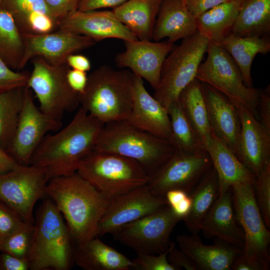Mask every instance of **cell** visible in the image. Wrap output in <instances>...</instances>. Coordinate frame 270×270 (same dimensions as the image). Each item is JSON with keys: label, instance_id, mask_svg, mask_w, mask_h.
Returning <instances> with one entry per match:
<instances>
[{"label": "cell", "instance_id": "6da1fadb", "mask_svg": "<svg viewBox=\"0 0 270 270\" xmlns=\"http://www.w3.org/2000/svg\"><path fill=\"white\" fill-rule=\"evenodd\" d=\"M104 125L80 107L66 126L54 134H46L29 165L42 170L48 180L75 173L81 161L94 150Z\"/></svg>", "mask_w": 270, "mask_h": 270}, {"label": "cell", "instance_id": "7a4b0ae2", "mask_svg": "<svg viewBox=\"0 0 270 270\" xmlns=\"http://www.w3.org/2000/svg\"><path fill=\"white\" fill-rule=\"evenodd\" d=\"M46 193L65 219L74 246L96 236L110 200L104 194L77 172L49 180Z\"/></svg>", "mask_w": 270, "mask_h": 270}, {"label": "cell", "instance_id": "3957f363", "mask_svg": "<svg viewBox=\"0 0 270 270\" xmlns=\"http://www.w3.org/2000/svg\"><path fill=\"white\" fill-rule=\"evenodd\" d=\"M134 74L103 65L88 76L80 104L88 113L103 124L126 120L132 104Z\"/></svg>", "mask_w": 270, "mask_h": 270}, {"label": "cell", "instance_id": "277c9868", "mask_svg": "<svg viewBox=\"0 0 270 270\" xmlns=\"http://www.w3.org/2000/svg\"><path fill=\"white\" fill-rule=\"evenodd\" d=\"M34 225L30 270H69L74 262L73 243L62 214L48 198L38 209Z\"/></svg>", "mask_w": 270, "mask_h": 270}, {"label": "cell", "instance_id": "5b68a950", "mask_svg": "<svg viewBox=\"0 0 270 270\" xmlns=\"http://www.w3.org/2000/svg\"><path fill=\"white\" fill-rule=\"evenodd\" d=\"M94 150L134 160L149 176L172 156L175 148L168 140L121 120L104 124Z\"/></svg>", "mask_w": 270, "mask_h": 270}, {"label": "cell", "instance_id": "8992f818", "mask_svg": "<svg viewBox=\"0 0 270 270\" xmlns=\"http://www.w3.org/2000/svg\"><path fill=\"white\" fill-rule=\"evenodd\" d=\"M76 172L109 200L146 184L149 178L134 160L94 150Z\"/></svg>", "mask_w": 270, "mask_h": 270}, {"label": "cell", "instance_id": "52a82bcc", "mask_svg": "<svg viewBox=\"0 0 270 270\" xmlns=\"http://www.w3.org/2000/svg\"><path fill=\"white\" fill-rule=\"evenodd\" d=\"M208 44L209 40L197 32L174 46L166 58L153 96L167 110L178 101L182 92L196 78Z\"/></svg>", "mask_w": 270, "mask_h": 270}, {"label": "cell", "instance_id": "ba28073f", "mask_svg": "<svg viewBox=\"0 0 270 270\" xmlns=\"http://www.w3.org/2000/svg\"><path fill=\"white\" fill-rule=\"evenodd\" d=\"M206 53V58L200 64L196 79L222 94L235 106H245L258 119L257 108L262 89L244 84L236 62L218 44L209 41Z\"/></svg>", "mask_w": 270, "mask_h": 270}, {"label": "cell", "instance_id": "9c48e42d", "mask_svg": "<svg viewBox=\"0 0 270 270\" xmlns=\"http://www.w3.org/2000/svg\"><path fill=\"white\" fill-rule=\"evenodd\" d=\"M32 60L33 69L27 87L32 90L40 102V110L50 117L60 120L64 112L80 104V94L69 86L67 64L52 66L43 58Z\"/></svg>", "mask_w": 270, "mask_h": 270}, {"label": "cell", "instance_id": "30bf717a", "mask_svg": "<svg viewBox=\"0 0 270 270\" xmlns=\"http://www.w3.org/2000/svg\"><path fill=\"white\" fill-rule=\"evenodd\" d=\"M231 190L236 218L244 236L242 254L262 270H269L270 232L255 200L252 184H235Z\"/></svg>", "mask_w": 270, "mask_h": 270}, {"label": "cell", "instance_id": "8fae6325", "mask_svg": "<svg viewBox=\"0 0 270 270\" xmlns=\"http://www.w3.org/2000/svg\"><path fill=\"white\" fill-rule=\"evenodd\" d=\"M182 220L167 205L158 211L123 225L112 234L114 238L136 253L159 254L166 251L170 234Z\"/></svg>", "mask_w": 270, "mask_h": 270}, {"label": "cell", "instance_id": "7c38bea8", "mask_svg": "<svg viewBox=\"0 0 270 270\" xmlns=\"http://www.w3.org/2000/svg\"><path fill=\"white\" fill-rule=\"evenodd\" d=\"M212 166L204 150L189 154L174 150L172 156L152 174L146 184L156 196L165 198L171 190L179 189L189 194Z\"/></svg>", "mask_w": 270, "mask_h": 270}, {"label": "cell", "instance_id": "4fadbf2b", "mask_svg": "<svg viewBox=\"0 0 270 270\" xmlns=\"http://www.w3.org/2000/svg\"><path fill=\"white\" fill-rule=\"evenodd\" d=\"M48 181L40 168L18 164L10 172L0 175V200L27 222L34 224V206L38 200L46 197Z\"/></svg>", "mask_w": 270, "mask_h": 270}, {"label": "cell", "instance_id": "5bb4252c", "mask_svg": "<svg viewBox=\"0 0 270 270\" xmlns=\"http://www.w3.org/2000/svg\"><path fill=\"white\" fill-rule=\"evenodd\" d=\"M62 126L60 120L50 117L38 108L34 102L32 90L26 86L16 129L6 152L18 164L28 166L46 134L58 130Z\"/></svg>", "mask_w": 270, "mask_h": 270}, {"label": "cell", "instance_id": "9a60e30c", "mask_svg": "<svg viewBox=\"0 0 270 270\" xmlns=\"http://www.w3.org/2000/svg\"><path fill=\"white\" fill-rule=\"evenodd\" d=\"M168 205L146 184L109 200L98 226L96 236L112 234L121 226L154 213Z\"/></svg>", "mask_w": 270, "mask_h": 270}, {"label": "cell", "instance_id": "2e32d148", "mask_svg": "<svg viewBox=\"0 0 270 270\" xmlns=\"http://www.w3.org/2000/svg\"><path fill=\"white\" fill-rule=\"evenodd\" d=\"M24 52L22 70L32 58L40 56L49 64H66L68 56L94 46L96 42L83 35L62 30L41 34H22Z\"/></svg>", "mask_w": 270, "mask_h": 270}, {"label": "cell", "instance_id": "e0dca14e", "mask_svg": "<svg viewBox=\"0 0 270 270\" xmlns=\"http://www.w3.org/2000/svg\"><path fill=\"white\" fill-rule=\"evenodd\" d=\"M124 42V50L116 56V66L129 68L156 89L160 83L163 64L174 48V44L168 41L152 42L140 40Z\"/></svg>", "mask_w": 270, "mask_h": 270}, {"label": "cell", "instance_id": "ac0fdd59", "mask_svg": "<svg viewBox=\"0 0 270 270\" xmlns=\"http://www.w3.org/2000/svg\"><path fill=\"white\" fill-rule=\"evenodd\" d=\"M236 106L240 121L236 155L256 177L270 164V132L247 108Z\"/></svg>", "mask_w": 270, "mask_h": 270}, {"label": "cell", "instance_id": "d6986e66", "mask_svg": "<svg viewBox=\"0 0 270 270\" xmlns=\"http://www.w3.org/2000/svg\"><path fill=\"white\" fill-rule=\"evenodd\" d=\"M58 28V30L88 36L96 42L110 38L124 42L138 40L112 10H76L60 20Z\"/></svg>", "mask_w": 270, "mask_h": 270}, {"label": "cell", "instance_id": "ffe728a7", "mask_svg": "<svg viewBox=\"0 0 270 270\" xmlns=\"http://www.w3.org/2000/svg\"><path fill=\"white\" fill-rule=\"evenodd\" d=\"M134 75L132 107L126 120L138 128L170 142L171 130L168 110L149 94L142 79Z\"/></svg>", "mask_w": 270, "mask_h": 270}, {"label": "cell", "instance_id": "44dd1931", "mask_svg": "<svg viewBox=\"0 0 270 270\" xmlns=\"http://www.w3.org/2000/svg\"><path fill=\"white\" fill-rule=\"evenodd\" d=\"M202 84L212 132L236 154L240 131L238 109L222 94Z\"/></svg>", "mask_w": 270, "mask_h": 270}, {"label": "cell", "instance_id": "7402d4cb", "mask_svg": "<svg viewBox=\"0 0 270 270\" xmlns=\"http://www.w3.org/2000/svg\"><path fill=\"white\" fill-rule=\"evenodd\" d=\"M236 221L231 188L219 193L214 204L202 219L200 230L208 238L216 237L242 250L244 236Z\"/></svg>", "mask_w": 270, "mask_h": 270}, {"label": "cell", "instance_id": "603a6c76", "mask_svg": "<svg viewBox=\"0 0 270 270\" xmlns=\"http://www.w3.org/2000/svg\"><path fill=\"white\" fill-rule=\"evenodd\" d=\"M176 241L198 270H230L234 258L242 250L220 240L214 245L204 244L197 234H179Z\"/></svg>", "mask_w": 270, "mask_h": 270}, {"label": "cell", "instance_id": "cb8c5ba5", "mask_svg": "<svg viewBox=\"0 0 270 270\" xmlns=\"http://www.w3.org/2000/svg\"><path fill=\"white\" fill-rule=\"evenodd\" d=\"M197 32L196 18L188 10L185 0H162L152 40L159 42L167 38V41L174 44Z\"/></svg>", "mask_w": 270, "mask_h": 270}, {"label": "cell", "instance_id": "d4e9b609", "mask_svg": "<svg viewBox=\"0 0 270 270\" xmlns=\"http://www.w3.org/2000/svg\"><path fill=\"white\" fill-rule=\"evenodd\" d=\"M203 146L217 174L219 193L230 188L235 184H253L255 176L212 132L203 143Z\"/></svg>", "mask_w": 270, "mask_h": 270}, {"label": "cell", "instance_id": "484cf974", "mask_svg": "<svg viewBox=\"0 0 270 270\" xmlns=\"http://www.w3.org/2000/svg\"><path fill=\"white\" fill-rule=\"evenodd\" d=\"M0 6L12 16L22 34H41L58 28L45 0H2Z\"/></svg>", "mask_w": 270, "mask_h": 270}, {"label": "cell", "instance_id": "4316f807", "mask_svg": "<svg viewBox=\"0 0 270 270\" xmlns=\"http://www.w3.org/2000/svg\"><path fill=\"white\" fill-rule=\"evenodd\" d=\"M73 262L85 270H129L132 260L108 246L97 236L84 244L74 246Z\"/></svg>", "mask_w": 270, "mask_h": 270}, {"label": "cell", "instance_id": "83f0119b", "mask_svg": "<svg viewBox=\"0 0 270 270\" xmlns=\"http://www.w3.org/2000/svg\"><path fill=\"white\" fill-rule=\"evenodd\" d=\"M162 0H128L112 10L140 40H150Z\"/></svg>", "mask_w": 270, "mask_h": 270}, {"label": "cell", "instance_id": "f1b7e54d", "mask_svg": "<svg viewBox=\"0 0 270 270\" xmlns=\"http://www.w3.org/2000/svg\"><path fill=\"white\" fill-rule=\"evenodd\" d=\"M232 58L242 75L244 84L252 87L251 68L255 56L270 51L269 35L238 36L230 33L218 44Z\"/></svg>", "mask_w": 270, "mask_h": 270}, {"label": "cell", "instance_id": "f546056e", "mask_svg": "<svg viewBox=\"0 0 270 270\" xmlns=\"http://www.w3.org/2000/svg\"><path fill=\"white\" fill-rule=\"evenodd\" d=\"M188 194L192 206L188 214L182 220L192 234H196L200 231L202 219L219 194L218 176L212 166Z\"/></svg>", "mask_w": 270, "mask_h": 270}, {"label": "cell", "instance_id": "4dcf8cb0", "mask_svg": "<svg viewBox=\"0 0 270 270\" xmlns=\"http://www.w3.org/2000/svg\"><path fill=\"white\" fill-rule=\"evenodd\" d=\"M270 32V0H245L240 6L231 34L264 36Z\"/></svg>", "mask_w": 270, "mask_h": 270}, {"label": "cell", "instance_id": "1f68e13d", "mask_svg": "<svg viewBox=\"0 0 270 270\" xmlns=\"http://www.w3.org/2000/svg\"><path fill=\"white\" fill-rule=\"evenodd\" d=\"M240 4L232 0L215 6L196 18L198 32L218 44L230 32Z\"/></svg>", "mask_w": 270, "mask_h": 270}, {"label": "cell", "instance_id": "d6a6232c", "mask_svg": "<svg viewBox=\"0 0 270 270\" xmlns=\"http://www.w3.org/2000/svg\"><path fill=\"white\" fill-rule=\"evenodd\" d=\"M178 102L203 144L212 130L202 82L194 79L182 92Z\"/></svg>", "mask_w": 270, "mask_h": 270}, {"label": "cell", "instance_id": "836d02e7", "mask_svg": "<svg viewBox=\"0 0 270 270\" xmlns=\"http://www.w3.org/2000/svg\"><path fill=\"white\" fill-rule=\"evenodd\" d=\"M24 52L22 34L10 14L0 6V58L12 70H22Z\"/></svg>", "mask_w": 270, "mask_h": 270}, {"label": "cell", "instance_id": "e575fe53", "mask_svg": "<svg viewBox=\"0 0 270 270\" xmlns=\"http://www.w3.org/2000/svg\"><path fill=\"white\" fill-rule=\"evenodd\" d=\"M170 124V142L176 150L194 154L204 150L196 130L186 116L178 101L168 108Z\"/></svg>", "mask_w": 270, "mask_h": 270}, {"label": "cell", "instance_id": "d590c367", "mask_svg": "<svg viewBox=\"0 0 270 270\" xmlns=\"http://www.w3.org/2000/svg\"><path fill=\"white\" fill-rule=\"evenodd\" d=\"M26 87L0 92V148L10 146L20 119Z\"/></svg>", "mask_w": 270, "mask_h": 270}, {"label": "cell", "instance_id": "8d00e7d4", "mask_svg": "<svg viewBox=\"0 0 270 270\" xmlns=\"http://www.w3.org/2000/svg\"><path fill=\"white\" fill-rule=\"evenodd\" d=\"M34 234V225L30 224L0 242V252L28 260Z\"/></svg>", "mask_w": 270, "mask_h": 270}, {"label": "cell", "instance_id": "74e56055", "mask_svg": "<svg viewBox=\"0 0 270 270\" xmlns=\"http://www.w3.org/2000/svg\"><path fill=\"white\" fill-rule=\"evenodd\" d=\"M254 196L264 222L270 228V164L258 176L252 184Z\"/></svg>", "mask_w": 270, "mask_h": 270}, {"label": "cell", "instance_id": "f35d334b", "mask_svg": "<svg viewBox=\"0 0 270 270\" xmlns=\"http://www.w3.org/2000/svg\"><path fill=\"white\" fill-rule=\"evenodd\" d=\"M14 210L0 200V242L28 224Z\"/></svg>", "mask_w": 270, "mask_h": 270}, {"label": "cell", "instance_id": "ab89813d", "mask_svg": "<svg viewBox=\"0 0 270 270\" xmlns=\"http://www.w3.org/2000/svg\"><path fill=\"white\" fill-rule=\"evenodd\" d=\"M170 247V246H169ZM168 249L159 254L137 253L132 260L136 270H177L168 260Z\"/></svg>", "mask_w": 270, "mask_h": 270}, {"label": "cell", "instance_id": "60d3db41", "mask_svg": "<svg viewBox=\"0 0 270 270\" xmlns=\"http://www.w3.org/2000/svg\"><path fill=\"white\" fill-rule=\"evenodd\" d=\"M30 73L14 71L0 58V92L26 87Z\"/></svg>", "mask_w": 270, "mask_h": 270}, {"label": "cell", "instance_id": "b9f144b4", "mask_svg": "<svg viewBox=\"0 0 270 270\" xmlns=\"http://www.w3.org/2000/svg\"><path fill=\"white\" fill-rule=\"evenodd\" d=\"M167 258L168 262L177 270H196L198 268L192 260L184 251L178 249L172 242L169 247Z\"/></svg>", "mask_w": 270, "mask_h": 270}, {"label": "cell", "instance_id": "7bdbcfd3", "mask_svg": "<svg viewBox=\"0 0 270 270\" xmlns=\"http://www.w3.org/2000/svg\"><path fill=\"white\" fill-rule=\"evenodd\" d=\"M82 0H45L54 18L58 22L78 10Z\"/></svg>", "mask_w": 270, "mask_h": 270}, {"label": "cell", "instance_id": "ee69618b", "mask_svg": "<svg viewBox=\"0 0 270 270\" xmlns=\"http://www.w3.org/2000/svg\"><path fill=\"white\" fill-rule=\"evenodd\" d=\"M260 122L270 132V85L261 90L257 108Z\"/></svg>", "mask_w": 270, "mask_h": 270}, {"label": "cell", "instance_id": "f6af8a7d", "mask_svg": "<svg viewBox=\"0 0 270 270\" xmlns=\"http://www.w3.org/2000/svg\"><path fill=\"white\" fill-rule=\"evenodd\" d=\"M0 252V270H30L28 260L16 257L7 252Z\"/></svg>", "mask_w": 270, "mask_h": 270}, {"label": "cell", "instance_id": "bcb514c9", "mask_svg": "<svg viewBox=\"0 0 270 270\" xmlns=\"http://www.w3.org/2000/svg\"><path fill=\"white\" fill-rule=\"evenodd\" d=\"M66 78L69 86L74 92L79 94L84 92L88 79L86 72L70 68Z\"/></svg>", "mask_w": 270, "mask_h": 270}, {"label": "cell", "instance_id": "7dc6e473", "mask_svg": "<svg viewBox=\"0 0 270 270\" xmlns=\"http://www.w3.org/2000/svg\"><path fill=\"white\" fill-rule=\"evenodd\" d=\"M128 0H82L78 10L80 11L100 10L106 8H114Z\"/></svg>", "mask_w": 270, "mask_h": 270}, {"label": "cell", "instance_id": "c3c4849f", "mask_svg": "<svg viewBox=\"0 0 270 270\" xmlns=\"http://www.w3.org/2000/svg\"><path fill=\"white\" fill-rule=\"evenodd\" d=\"M230 0H185L186 5L196 18L209 9Z\"/></svg>", "mask_w": 270, "mask_h": 270}, {"label": "cell", "instance_id": "681fc988", "mask_svg": "<svg viewBox=\"0 0 270 270\" xmlns=\"http://www.w3.org/2000/svg\"><path fill=\"white\" fill-rule=\"evenodd\" d=\"M66 64L70 68L87 72L90 70L91 63L88 58L82 54H74L68 56Z\"/></svg>", "mask_w": 270, "mask_h": 270}, {"label": "cell", "instance_id": "f907efd6", "mask_svg": "<svg viewBox=\"0 0 270 270\" xmlns=\"http://www.w3.org/2000/svg\"><path fill=\"white\" fill-rule=\"evenodd\" d=\"M232 270H262L258 265L245 258L242 252L234 259L230 268Z\"/></svg>", "mask_w": 270, "mask_h": 270}, {"label": "cell", "instance_id": "816d5d0a", "mask_svg": "<svg viewBox=\"0 0 270 270\" xmlns=\"http://www.w3.org/2000/svg\"><path fill=\"white\" fill-rule=\"evenodd\" d=\"M18 164L6 150L0 148V175L10 172Z\"/></svg>", "mask_w": 270, "mask_h": 270}, {"label": "cell", "instance_id": "f5cc1de1", "mask_svg": "<svg viewBox=\"0 0 270 270\" xmlns=\"http://www.w3.org/2000/svg\"><path fill=\"white\" fill-rule=\"evenodd\" d=\"M192 206V200L189 194L178 204L170 208L182 220L189 213Z\"/></svg>", "mask_w": 270, "mask_h": 270}, {"label": "cell", "instance_id": "db71d44e", "mask_svg": "<svg viewBox=\"0 0 270 270\" xmlns=\"http://www.w3.org/2000/svg\"><path fill=\"white\" fill-rule=\"evenodd\" d=\"M232 0V1H233V2H236L238 3H239V4H241L245 0Z\"/></svg>", "mask_w": 270, "mask_h": 270}, {"label": "cell", "instance_id": "11a10c76", "mask_svg": "<svg viewBox=\"0 0 270 270\" xmlns=\"http://www.w3.org/2000/svg\"><path fill=\"white\" fill-rule=\"evenodd\" d=\"M1 2H2V0H0V6L1 4Z\"/></svg>", "mask_w": 270, "mask_h": 270}]
</instances>
